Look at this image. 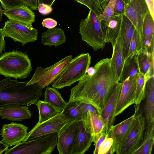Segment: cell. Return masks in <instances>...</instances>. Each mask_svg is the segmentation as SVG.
<instances>
[{"label": "cell", "mask_w": 154, "mask_h": 154, "mask_svg": "<svg viewBox=\"0 0 154 154\" xmlns=\"http://www.w3.org/2000/svg\"><path fill=\"white\" fill-rule=\"evenodd\" d=\"M92 74H87L71 90L69 101L90 104L97 93L105 86L118 82L112 69L110 58L103 59L93 67Z\"/></svg>", "instance_id": "obj_1"}, {"label": "cell", "mask_w": 154, "mask_h": 154, "mask_svg": "<svg viewBox=\"0 0 154 154\" xmlns=\"http://www.w3.org/2000/svg\"><path fill=\"white\" fill-rule=\"evenodd\" d=\"M28 82H18L7 77L0 81V106L11 104L36 105L43 91L38 84L27 85Z\"/></svg>", "instance_id": "obj_2"}, {"label": "cell", "mask_w": 154, "mask_h": 154, "mask_svg": "<svg viewBox=\"0 0 154 154\" xmlns=\"http://www.w3.org/2000/svg\"><path fill=\"white\" fill-rule=\"evenodd\" d=\"M32 70L31 60L25 53L14 50L0 57V74L5 78L23 79Z\"/></svg>", "instance_id": "obj_3"}, {"label": "cell", "mask_w": 154, "mask_h": 154, "mask_svg": "<svg viewBox=\"0 0 154 154\" xmlns=\"http://www.w3.org/2000/svg\"><path fill=\"white\" fill-rule=\"evenodd\" d=\"M91 57L88 53H82L72 59L52 83V87L61 89L70 86L87 74L91 63Z\"/></svg>", "instance_id": "obj_4"}, {"label": "cell", "mask_w": 154, "mask_h": 154, "mask_svg": "<svg viewBox=\"0 0 154 154\" xmlns=\"http://www.w3.org/2000/svg\"><path fill=\"white\" fill-rule=\"evenodd\" d=\"M79 26L82 40L92 47L94 51L105 47L106 42L99 14L89 10L87 17L81 20Z\"/></svg>", "instance_id": "obj_5"}, {"label": "cell", "mask_w": 154, "mask_h": 154, "mask_svg": "<svg viewBox=\"0 0 154 154\" xmlns=\"http://www.w3.org/2000/svg\"><path fill=\"white\" fill-rule=\"evenodd\" d=\"M58 133L55 132L22 141L10 149L5 154H49L54 150L57 144Z\"/></svg>", "instance_id": "obj_6"}, {"label": "cell", "mask_w": 154, "mask_h": 154, "mask_svg": "<svg viewBox=\"0 0 154 154\" xmlns=\"http://www.w3.org/2000/svg\"><path fill=\"white\" fill-rule=\"evenodd\" d=\"M140 108L128 135L116 152L117 154H132L139 146L143 138L145 119Z\"/></svg>", "instance_id": "obj_7"}, {"label": "cell", "mask_w": 154, "mask_h": 154, "mask_svg": "<svg viewBox=\"0 0 154 154\" xmlns=\"http://www.w3.org/2000/svg\"><path fill=\"white\" fill-rule=\"evenodd\" d=\"M72 59V56L70 55L50 66L45 68L37 67L27 85L37 83L42 89L48 86L57 79Z\"/></svg>", "instance_id": "obj_8"}, {"label": "cell", "mask_w": 154, "mask_h": 154, "mask_svg": "<svg viewBox=\"0 0 154 154\" xmlns=\"http://www.w3.org/2000/svg\"><path fill=\"white\" fill-rule=\"evenodd\" d=\"M5 37L15 42H20L23 46L28 42H34L38 38V30L32 26L12 20L5 23L2 28Z\"/></svg>", "instance_id": "obj_9"}, {"label": "cell", "mask_w": 154, "mask_h": 154, "mask_svg": "<svg viewBox=\"0 0 154 154\" xmlns=\"http://www.w3.org/2000/svg\"><path fill=\"white\" fill-rule=\"evenodd\" d=\"M70 118L62 111L38 125H35L28 133L23 141H27L37 137L54 133H58L66 124L69 123Z\"/></svg>", "instance_id": "obj_10"}, {"label": "cell", "mask_w": 154, "mask_h": 154, "mask_svg": "<svg viewBox=\"0 0 154 154\" xmlns=\"http://www.w3.org/2000/svg\"><path fill=\"white\" fill-rule=\"evenodd\" d=\"M149 12L145 0H131L126 4L125 15L134 25L135 29L143 38L142 28L144 18Z\"/></svg>", "instance_id": "obj_11"}, {"label": "cell", "mask_w": 154, "mask_h": 154, "mask_svg": "<svg viewBox=\"0 0 154 154\" xmlns=\"http://www.w3.org/2000/svg\"><path fill=\"white\" fill-rule=\"evenodd\" d=\"M28 127L20 123L12 122L4 124L0 130L1 140L8 147L23 141L28 133Z\"/></svg>", "instance_id": "obj_12"}, {"label": "cell", "mask_w": 154, "mask_h": 154, "mask_svg": "<svg viewBox=\"0 0 154 154\" xmlns=\"http://www.w3.org/2000/svg\"><path fill=\"white\" fill-rule=\"evenodd\" d=\"M79 129V122L69 123L58 133L57 149L59 154H70Z\"/></svg>", "instance_id": "obj_13"}, {"label": "cell", "mask_w": 154, "mask_h": 154, "mask_svg": "<svg viewBox=\"0 0 154 154\" xmlns=\"http://www.w3.org/2000/svg\"><path fill=\"white\" fill-rule=\"evenodd\" d=\"M139 109H135V112L131 116L116 125H112L107 132L109 134V137L113 140L110 154L116 153L124 142Z\"/></svg>", "instance_id": "obj_14"}, {"label": "cell", "mask_w": 154, "mask_h": 154, "mask_svg": "<svg viewBox=\"0 0 154 154\" xmlns=\"http://www.w3.org/2000/svg\"><path fill=\"white\" fill-rule=\"evenodd\" d=\"M122 85V83L118 82L115 85L100 115L104 122L106 133L114 125L115 121V113Z\"/></svg>", "instance_id": "obj_15"}, {"label": "cell", "mask_w": 154, "mask_h": 154, "mask_svg": "<svg viewBox=\"0 0 154 154\" xmlns=\"http://www.w3.org/2000/svg\"><path fill=\"white\" fill-rule=\"evenodd\" d=\"M137 81L128 78L123 82L115 113L116 117L134 104Z\"/></svg>", "instance_id": "obj_16"}, {"label": "cell", "mask_w": 154, "mask_h": 154, "mask_svg": "<svg viewBox=\"0 0 154 154\" xmlns=\"http://www.w3.org/2000/svg\"><path fill=\"white\" fill-rule=\"evenodd\" d=\"M82 121L85 131L91 136L94 143L103 133L106 132L103 119L97 113L88 112Z\"/></svg>", "instance_id": "obj_17"}, {"label": "cell", "mask_w": 154, "mask_h": 154, "mask_svg": "<svg viewBox=\"0 0 154 154\" xmlns=\"http://www.w3.org/2000/svg\"><path fill=\"white\" fill-rule=\"evenodd\" d=\"M154 76L148 79L146 84L145 102L141 110L145 119V128L154 126Z\"/></svg>", "instance_id": "obj_18"}, {"label": "cell", "mask_w": 154, "mask_h": 154, "mask_svg": "<svg viewBox=\"0 0 154 154\" xmlns=\"http://www.w3.org/2000/svg\"><path fill=\"white\" fill-rule=\"evenodd\" d=\"M0 116L2 119L19 122L31 118L32 115L27 106L11 104L0 107Z\"/></svg>", "instance_id": "obj_19"}, {"label": "cell", "mask_w": 154, "mask_h": 154, "mask_svg": "<svg viewBox=\"0 0 154 154\" xmlns=\"http://www.w3.org/2000/svg\"><path fill=\"white\" fill-rule=\"evenodd\" d=\"M3 14L9 20L32 26L35 21V15L28 7L23 5L20 6L3 10Z\"/></svg>", "instance_id": "obj_20"}, {"label": "cell", "mask_w": 154, "mask_h": 154, "mask_svg": "<svg viewBox=\"0 0 154 154\" xmlns=\"http://www.w3.org/2000/svg\"><path fill=\"white\" fill-rule=\"evenodd\" d=\"M122 15H114L108 21H101L106 42L115 44L119 35Z\"/></svg>", "instance_id": "obj_21"}, {"label": "cell", "mask_w": 154, "mask_h": 154, "mask_svg": "<svg viewBox=\"0 0 154 154\" xmlns=\"http://www.w3.org/2000/svg\"><path fill=\"white\" fill-rule=\"evenodd\" d=\"M135 29L131 22L125 15H123L119 36L121 39L124 60L127 57L130 44Z\"/></svg>", "instance_id": "obj_22"}, {"label": "cell", "mask_w": 154, "mask_h": 154, "mask_svg": "<svg viewBox=\"0 0 154 154\" xmlns=\"http://www.w3.org/2000/svg\"><path fill=\"white\" fill-rule=\"evenodd\" d=\"M92 142L91 135L84 128L82 121L79 122L78 132L70 154H84L90 147Z\"/></svg>", "instance_id": "obj_23"}, {"label": "cell", "mask_w": 154, "mask_h": 154, "mask_svg": "<svg viewBox=\"0 0 154 154\" xmlns=\"http://www.w3.org/2000/svg\"><path fill=\"white\" fill-rule=\"evenodd\" d=\"M122 47L121 39L119 35L115 44L112 46V53L110 58L111 67L115 77L118 82L120 81L125 61Z\"/></svg>", "instance_id": "obj_24"}, {"label": "cell", "mask_w": 154, "mask_h": 154, "mask_svg": "<svg viewBox=\"0 0 154 154\" xmlns=\"http://www.w3.org/2000/svg\"><path fill=\"white\" fill-rule=\"evenodd\" d=\"M142 32L144 48L150 52H154V19L149 12L144 18Z\"/></svg>", "instance_id": "obj_25"}, {"label": "cell", "mask_w": 154, "mask_h": 154, "mask_svg": "<svg viewBox=\"0 0 154 154\" xmlns=\"http://www.w3.org/2000/svg\"><path fill=\"white\" fill-rule=\"evenodd\" d=\"M41 43L44 45L57 47L64 44L66 37L64 31L61 28L48 29L41 35Z\"/></svg>", "instance_id": "obj_26"}, {"label": "cell", "mask_w": 154, "mask_h": 154, "mask_svg": "<svg viewBox=\"0 0 154 154\" xmlns=\"http://www.w3.org/2000/svg\"><path fill=\"white\" fill-rule=\"evenodd\" d=\"M137 55L130 56L125 60L119 82L122 83L128 78H137L140 73Z\"/></svg>", "instance_id": "obj_27"}, {"label": "cell", "mask_w": 154, "mask_h": 154, "mask_svg": "<svg viewBox=\"0 0 154 154\" xmlns=\"http://www.w3.org/2000/svg\"><path fill=\"white\" fill-rule=\"evenodd\" d=\"M154 52L151 53L143 48L137 54V57L140 73L144 75L154 65Z\"/></svg>", "instance_id": "obj_28"}, {"label": "cell", "mask_w": 154, "mask_h": 154, "mask_svg": "<svg viewBox=\"0 0 154 154\" xmlns=\"http://www.w3.org/2000/svg\"><path fill=\"white\" fill-rule=\"evenodd\" d=\"M44 101L49 103L60 112L63 111L67 102L54 88L48 87L45 89Z\"/></svg>", "instance_id": "obj_29"}, {"label": "cell", "mask_w": 154, "mask_h": 154, "mask_svg": "<svg viewBox=\"0 0 154 154\" xmlns=\"http://www.w3.org/2000/svg\"><path fill=\"white\" fill-rule=\"evenodd\" d=\"M116 83L108 85L102 88L94 97L90 103L95 108L99 114H100Z\"/></svg>", "instance_id": "obj_30"}, {"label": "cell", "mask_w": 154, "mask_h": 154, "mask_svg": "<svg viewBox=\"0 0 154 154\" xmlns=\"http://www.w3.org/2000/svg\"><path fill=\"white\" fill-rule=\"evenodd\" d=\"M36 105L39 113V120L36 125H39L61 112L50 104L44 101L38 100Z\"/></svg>", "instance_id": "obj_31"}, {"label": "cell", "mask_w": 154, "mask_h": 154, "mask_svg": "<svg viewBox=\"0 0 154 154\" xmlns=\"http://www.w3.org/2000/svg\"><path fill=\"white\" fill-rule=\"evenodd\" d=\"M154 128L145 130L143 140L132 154H151L154 143Z\"/></svg>", "instance_id": "obj_32"}, {"label": "cell", "mask_w": 154, "mask_h": 154, "mask_svg": "<svg viewBox=\"0 0 154 154\" xmlns=\"http://www.w3.org/2000/svg\"><path fill=\"white\" fill-rule=\"evenodd\" d=\"M62 112L70 119L69 123L82 121V114L78 103V101H69Z\"/></svg>", "instance_id": "obj_33"}, {"label": "cell", "mask_w": 154, "mask_h": 154, "mask_svg": "<svg viewBox=\"0 0 154 154\" xmlns=\"http://www.w3.org/2000/svg\"><path fill=\"white\" fill-rule=\"evenodd\" d=\"M137 84L134 104L135 109H139L141 102L145 96L146 81L144 75L140 73L136 78Z\"/></svg>", "instance_id": "obj_34"}, {"label": "cell", "mask_w": 154, "mask_h": 154, "mask_svg": "<svg viewBox=\"0 0 154 154\" xmlns=\"http://www.w3.org/2000/svg\"><path fill=\"white\" fill-rule=\"evenodd\" d=\"M143 48V38L135 29L130 44L127 57L137 54Z\"/></svg>", "instance_id": "obj_35"}, {"label": "cell", "mask_w": 154, "mask_h": 154, "mask_svg": "<svg viewBox=\"0 0 154 154\" xmlns=\"http://www.w3.org/2000/svg\"><path fill=\"white\" fill-rule=\"evenodd\" d=\"M116 0H110L105 7L103 12L99 14V17L101 21H108L114 15L115 7Z\"/></svg>", "instance_id": "obj_36"}, {"label": "cell", "mask_w": 154, "mask_h": 154, "mask_svg": "<svg viewBox=\"0 0 154 154\" xmlns=\"http://www.w3.org/2000/svg\"><path fill=\"white\" fill-rule=\"evenodd\" d=\"M112 143V139L109 136L106 137L100 146L98 154H110Z\"/></svg>", "instance_id": "obj_37"}, {"label": "cell", "mask_w": 154, "mask_h": 154, "mask_svg": "<svg viewBox=\"0 0 154 154\" xmlns=\"http://www.w3.org/2000/svg\"><path fill=\"white\" fill-rule=\"evenodd\" d=\"M86 6L89 9L97 14H101L103 10L100 8L94 0H75Z\"/></svg>", "instance_id": "obj_38"}, {"label": "cell", "mask_w": 154, "mask_h": 154, "mask_svg": "<svg viewBox=\"0 0 154 154\" xmlns=\"http://www.w3.org/2000/svg\"><path fill=\"white\" fill-rule=\"evenodd\" d=\"M78 103L82 114V119L85 117L88 111L97 113L95 108L91 104L79 101H78Z\"/></svg>", "instance_id": "obj_39"}, {"label": "cell", "mask_w": 154, "mask_h": 154, "mask_svg": "<svg viewBox=\"0 0 154 154\" xmlns=\"http://www.w3.org/2000/svg\"><path fill=\"white\" fill-rule=\"evenodd\" d=\"M0 2L5 10L24 5L19 0H0Z\"/></svg>", "instance_id": "obj_40"}, {"label": "cell", "mask_w": 154, "mask_h": 154, "mask_svg": "<svg viewBox=\"0 0 154 154\" xmlns=\"http://www.w3.org/2000/svg\"><path fill=\"white\" fill-rule=\"evenodd\" d=\"M125 4V0H116L115 7L114 15H124Z\"/></svg>", "instance_id": "obj_41"}, {"label": "cell", "mask_w": 154, "mask_h": 154, "mask_svg": "<svg viewBox=\"0 0 154 154\" xmlns=\"http://www.w3.org/2000/svg\"><path fill=\"white\" fill-rule=\"evenodd\" d=\"M42 25L48 29H51L55 28L57 25L56 20L51 18L44 19L42 22Z\"/></svg>", "instance_id": "obj_42"}, {"label": "cell", "mask_w": 154, "mask_h": 154, "mask_svg": "<svg viewBox=\"0 0 154 154\" xmlns=\"http://www.w3.org/2000/svg\"><path fill=\"white\" fill-rule=\"evenodd\" d=\"M109 136V134L108 133L104 132L103 133L97 140L96 142L94 143L95 146V149L93 151L94 154H98L99 148L105 139Z\"/></svg>", "instance_id": "obj_43"}, {"label": "cell", "mask_w": 154, "mask_h": 154, "mask_svg": "<svg viewBox=\"0 0 154 154\" xmlns=\"http://www.w3.org/2000/svg\"><path fill=\"white\" fill-rule=\"evenodd\" d=\"M38 10L42 14L46 15L50 13L52 11V8L49 5L44 3L38 5Z\"/></svg>", "instance_id": "obj_44"}, {"label": "cell", "mask_w": 154, "mask_h": 154, "mask_svg": "<svg viewBox=\"0 0 154 154\" xmlns=\"http://www.w3.org/2000/svg\"><path fill=\"white\" fill-rule=\"evenodd\" d=\"M23 4L29 7L31 9L36 11L38 10V0H19Z\"/></svg>", "instance_id": "obj_45"}, {"label": "cell", "mask_w": 154, "mask_h": 154, "mask_svg": "<svg viewBox=\"0 0 154 154\" xmlns=\"http://www.w3.org/2000/svg\"><path fill=\"white\" fill-rule=\"evenodd\" d=\"M5 37L2 28H0V55L4 50L6 46L4 38Z\"/></svg>", "instance_id": "obj_46"}, {"label": "cell", "mask_w": 154, "mask_h": 154, "mask_svg": "<svg viewBox=\"0 0 154 154\" xmlns=\"http://www.w3.org/2000/svg\"><path fill=\"white\" fill-rule=\"evenodd\" d=\"M147 5L150 14L154 19V0H145Z\"/></svg>", "instance_id": "obj_47"}, {"label": "cell", "mask_w": 154, "mask_h": 154, "mask_svg": "<svg viewBox=\"0 0 154 154\" xmlns=\"http://www.w3.org/2000/svg\"><path fill=\"white\" fill-rule=\"evenodd\" d=\"M54 2V0H38V5L41 3H44L51 7Z\"/></svg>", "instance_id": "obj_48"}, {"label": "cell", "mask_w": 154, "mask_h": 154, "mask_svg": "<svg viewBox=\"0 0 154 154\" xmlns=\"http://www.w3.org/2000/svg\"><path fill=\"white\" fill-rule=\"evenodd\" d=\"M8 148L1 140L0 141V154L5 151Z\"/></svg>", "instance_id": "obj_49"}, {"label": "cell", "mask_w": 154, "mask_h": 154, "mask_svg": "<svg viewBox=\"0 0 154 154\" xmlns=\"http://www.w3.org/2000/svg\"><path fill=\"white\" fill-rule=\"evenodd\" d=\"M110 0H99L101 7L104 10L105 7L108 4Z\"/></svg>", "instance_id": "obj_50"}, {"label": "cell", "mask_w": 154, "mask_h": 154, "mask_svg": "<svg viewBox=\"0 0 154 154\" xmlns=\"http://www.w3.org/2000/svg\"><path fill=\"white\" fill-rule=\"evenodd\" d=\"M3 14V10L0 5V22L2 20Z\"/></svg>", "instance_id": "obj_51"}, {"label": "cell", "mask_w": 154, "mask_h": 154, "mask_svg": "<svg viewBox=\"0 0 154 154\" xmlns=\"http://www.w3.org/2000/svg\"><path fill=\"white\" fill-rule=\"evenodd\" d=\"M94 0L96 2V3L97 4V5L99 6V7L101 9H102V8L100 6L99 0Z\"/></svg>", "instance_id": "obj_52"}, {"label": "cell", "mask_w": 154, "mask_h": 154, "mask_svg": "<svg viewBox=\"0 0 154 154\" xmlns=\"http://www.w3.org/2000/svg\"><path fill=\"white\" fill-rule=\"evenodd\" d=\"M126 4L129 3L131 1V0H125Z\"/></svg>", "instance_id": "obj_53"}, {"label": "cell", "mask_w": 154, "mask_h": 154, "mask_svg": "<svg viewBox=\"0 0 154 154\" xmlns=\"http://www.w3.org/2000/svg\"><path fill=\"white\" fill-rule=\"evenodd\" d=\"M55 0H54V2L55 1Z\"/></svg>", "instance_id": "obj_54"}]
</instances>
